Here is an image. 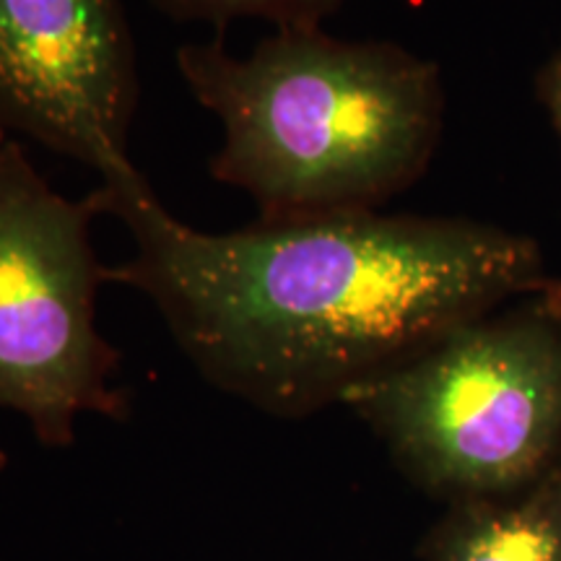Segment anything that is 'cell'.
<instances>
[{
	"instance_id": "1",
	"label": "cell",
	"mask_w": 561,
	"mask_h": 561,
	"mask_svg": "<svg viewBox=\"0 0 561 561\" xmlns=\"http://www.w3.org/2000/svg\"><path fill=\"white\" fill-rule=\"evenodd\" d=\"M133 255L104 280L151 301L201 377L252 409L301 419L546 286L530 237L471 219L351 214L201 231L133 170L89 193Z\"/></svg>"
},
{
	"instance_id": "2",
	"label": "cell",
	"mask_w": 561,
	"mask_h": 561,
	"mask_svg": "<svg viewBox=\"0 0 561 561\" xmlns=\"http://www.w3.org/2000/svg\"><path fill=\"white\" fill-rule=\"evenodd\" d=\"M178 70L221 125L210 178L257 219L377 210L430 170L445 123L432 60L392 42L273 30L248 55L221 37L182 45Z\"/></svg>"
},
{
	"instance_id": "3",
	"label": "cell",
	"mask_w": 561,
	"mask_h": 561,
	"mask_svg": "<svg viewBox=\"0 0 561 561\" xmlns=\"http://www.w3.org/2000/svg\"><path fill=\"white\" fill-rule=\"evenodd\" d=\"M341 405L430 494H515L561 462V314L530 297L462 322Z\"/></svg>"
},
{
	"instance_id": "4",
	"label": "cell",
	"mask_w": 561,
	"mask_h": 561,
	"mask_svg": "<svg viewBox=\"0 0 561 561\" xmlns=\"http://www.w3.org/2000/svg\"><path fill=\"white\" fill-rule=\"evenodd\" d=\"M94 216L91 195L58 193L16 138L0 140V409L47 447L73 445L83 416H128L121 354L96 322Z\"/></svg>"
},
{
	"instance_id": "5",
	"label": "cell",
	"mask_w": 561,
	"mask_h": 561,
	"mask_svg": "<svg viewBox=\"0 0 561 561\" xmlns=\"http://www.w3.org/2000/svg\"><path fill=\"white\" fill-rule=\"evenodd\" d=\"M136 50L123 0H0V130L102 182L136 170Z\"/></svg>"
},
{
	"instance_id": "6",
	"label": "cell",
	"mask_w": 561,
	"mask_h": 561,
	"mask_svg": "<svg viewBox=\"0 0 561 561\" xmlns=\"http://www.w3.org/2000/svg\"><path fill=\"white\" fill-rule=\"evenodd\" d=\"M421 561H561V462L515 494L450 504Z\"/></svg>"
},
{
	"instance_id": "7",
	"label": "cell",
	"mask_w": 561,
	"mask_h": 561,
	"mask_svg": "<svg viewBox=\"0 0 561 561\" xmlns=\"http://www.w3.org/2000/svg\"><path fill=\"white\" fill-rule=\"evenodd\" d=\"M174 21H206L216 30L240 19L268 21L273 30L322 26L341 9L343 0H151Z\"/></svg>"
},
{
	"instance_id": "8",
	"label": "cell",
	"mask_w": 561,
	"mask_h": 561,
	"mask_svg": "<svg viewBox=\"0 0 561 561\" xmlns=\"http://www.w3.org/2000/svg\"><path fill=\"white\" fill-rule=\"evenodd\" d=\"M536 91L538 100H541L546 112H549L553 128H557L561 136V50L553 53V58L538 70ZM536 299L541 301L546 310L561 314V278L546 280V286L536 294Z\"/></svg>"
},
{
	"instance_id": "9",
	"label": "cell",
	"mask_w": 561,
	"mask_h": 561,
	"mask_svg": "<svg viewBox=\"0 0 561 561\" xmlns=\"http://www.w3.org/2000/svg\"><path fill=\"white\" fill-rule=\"evenodd\" d=\"M3 138H5V133H3V130H0V140H3Z\"/></svg>"
},
{
	"instance_id": "10",
	"label": "cell",
	"mask_w": 561,
	"mask_h": 561,
	"mask_svg": "<svg viewBox=\"0 0 561 561\" xmlns=\"http://www.w3.org/2000/svg\"><path fill=\"white\" fill-rule=\"evenodd\" d=\"M0 466H3V453H0Z\"/></svg>"
}]
</instances>
